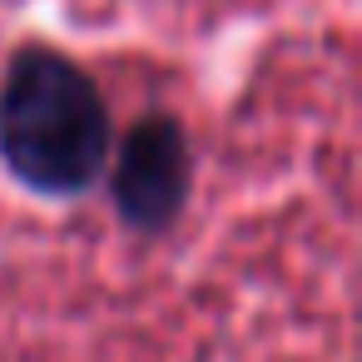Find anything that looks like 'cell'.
I'll return each instance as SVG.
<instances>
[{
  "label": "cell",
  "instance_id": "cell-1",
  "mask_svg": "<svg viewBox=\"0 0 362 362\" xmlns=\"http://www.w3.org/2000/svg\"><path fill=\"white\" fill-rule=\"evenodd\" d=\"M110 105L85 65L25 45L0 75V164L40 199L85 194L110 164Z\"/></svg>",
  "mask_w": 362,
  "mask_h": 362
},
{
  "label": "cell",
  "instance_id": "cell-2",
  "mask_svg": "<svg viewBox=\"0 0 362 362\" xmlns=\"http://www.w3.org/2000/svg\"><path fill=\"white\" fill-rule=\"evenodd\" d=\"M194 189V149L174 115H144L124 134L115 169H110V199L124 228L134 233H164L179 223Z\"/></svg>",
  "mask_w": 362,
  "mask_h": 362
}]
</instances>
